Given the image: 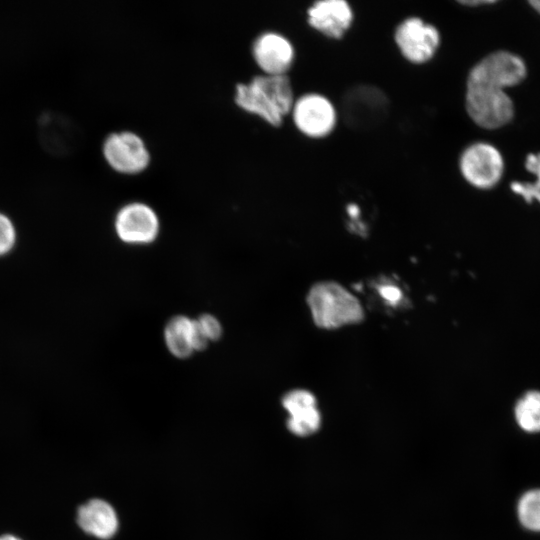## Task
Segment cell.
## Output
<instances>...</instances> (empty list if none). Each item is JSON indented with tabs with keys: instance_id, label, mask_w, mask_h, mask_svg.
Here are the masks:
<instances>
[{
	"instance_id": "obj_1",
	"label": "cell",
	"mask_w": 540,
	"mask_h": 540,
	"mask_svg": "<svg viewBox=\"0 0 540 540\" xmlns=\"http://www.w3.org/2000/svg\"><path fill=\"white\" fill-rule=\"evenodd\" d=\"M234 101L241 109L257 115L272 126H280L291 113L295 98L289 77L256 75L235 87Z\"/></svg>"
},
{
	"instance_id": "obj_2",
	"label": "cell",
	"mask_w": 540,
	"mask_h": 540,
	"mask_svg": "<svg viewBox=\"0 0 540 540\" xmlns=\"http://www.w3.org/2000/svg\"><path fill=\"white\" fill-rule=\"evenodd\" d=\"M314 323L324 329H336L363 320L359 300L346 288L333 281L316 283L307 295Z\"/></svg>"
},
{
	"instance_id": "obj_3",
	"label": "cell",
	"mask_w": 540,
	"mask_h": 540,
	"mask_svg": "<svg viewBox=\"0 0 540 540\" xmlns=\"http://www.w3.org/2000/svg\"><path fill=\"white\" fill-rule=\"evenodd\" d=\"M465 108L478 126L496 129L513 117L514 105L505 89L480 81L467 79Z\"/></svg>"
},
{
	"instance_id": "obj_4",
	"label": "cell",
	"mask_w": 540,
	"mask_h": 540,
	"mask_svg": "<svg viewBox=\"0 0 540 540\" xmlns=\"http://www.w3.org/2000/svg\"><path fill=\"white\" fill-rule=\"evenodd\" d=\"M388 107V99L381 89L372 85H357L344 94L341 112L350 128L361 130L383 121Z\"/></svg>"
},
{
	"instance_id": "obj_5",
	"label": "cell",
	"mask_w": 540,
	"mask_h": 540,
	"mask_svg": "<svg viewBox=\"0 0 540 540\" xmlns=\"http://www.w3.org/2000/svg\"><path fill=\"white\" fill-rule=\"evenodd\" d=\"M459 170L473 187L490 189L498 184L503 175L504 160L500 151L492 144L476 142L461 153Z\"/></svg>"
},
{
	"instance_id": "obj_6",
	"label": "cell",
	"mask_w": 540,
	"mask_h": 540,
	"mask_svg": "<svg viewBox=\"0 0 540 540\" xmlns=\"http://www.w3.org/2000/svg\"><path fill=\"white\" fill-rule=\"evenodd\" d=\"M291 114L296 128L310 138L330 135L338 121L337 110L330 99L314 92L295 99Z\"/></svg>"
},
{
	"instance_id": "obj_7",
	"label": "cell",
	"mask_w": 540,
	"mask_h": 540,
	"mask_svg": "<svg viewBox=\"0 0 540 540\" xmlns=\"http://www.w3.org/2000/svg\"><path fill=\"white\" fill-rule=\"evenodd\" d=\"M394 40L406 60L424 64L435 55L441 36L434 25L419 17H409L397 26Z\"/></svg>"
},
{
	"instance_id": "obj_8",
	"label": "cell",
	"mask_w": 540,
	"mask_h": 540,
	"mask_svg": "<svg viewBox=\"0 0 540 540\" xmlns=\"http://www.w3.org/2000/svg\"><path fill=\"white\" fill-rule=\"evenodd\" d=\"M102 152L110 167L123 174L139 173L150 162L144 140L132 131L110 133L103 142Z\"/></svg>"
},
{
	"instance_id": "obj_9",
	"label": "cell",
	"mask_w": 540,
	"mask_h": 540,
	"mask_svg": "<svg viewBox=\"0 0 540 540\" xmlns=\"http://www.w3.org/2000/svg\"><path fill=\"white\" fill-rule=\"evenodd\" d=\"M526 73V65L518 55L501 50L488 54L475 64L467 79L506 89L522 82Z\"/></svg>"
},
{
	"instance_id": "obj_10",
	"label": "cell",
	"mask_w": 540,
	"mask_h": 540,
	"mask_svg": "<svg viewBox=\"0 0 540 540\" xmlns=\"http://www.w3.org/2000/svg\"><path fill=\"white\" fill-rule=\"evenodd\" d=\"M115 230L124 242L148 243L153 241L159 232V219L149 205L131 202L118 211Z\"/></svg>"
},
{
	"instance_id": "obj_11",
	"label": "cell",
	"mask_w": 540,
	"mask_h": 540,
	"mask_svg": "<svg viewBox=\"0 0 540 540\" xmlns=\"http://www.w3.org/2000/svg\"><path fill=\"white\" fill-rule=\"evenodd\" d=\"M252 56L264 74L285 75L293 64L295 50L284 35L268 31L254 40Z\"/></svg>"
},
{
	"instance_id": "obj_12",
	"label": "cell",
	"mask_w": 540,
	"mask_h": 540,
	"mask_svg": "<svg viewBox=\"0 0 540 540\" xmlns=\"http://www.w3.org/2000/svg\"><path fill=\"white\" fill-rule=\"evenodd\" d=\"M282 405L289 414L288 430L296 436L307 437L319 431L321 413L315 396L307 390L295 389L282 398Z\"/></svg>"
},
{
	"instance_id": "obj_13",
	"label": "cell",
	"mask_w": 540,
	"mask_h": 540,
	"mask_svg": "<svg viewBox=\"0 0 540 540\" xmlns=\"http://www.w3.org/2000/svg\"><path fill=\"white\" fill-rule=\"evenodd\" d=\"M353 18V10L345 0L316 1L307 10L308 24L333 39H339L345 34Z\"/></svg>"
},
{
	"instance_id": "obj_14",
	"label": "cell",
	"mask_w": 540,
	"mask_h": 540,
	"mask_svg": "<svg viewBox=\"0 0 540 540\" xmlns=\"http://www.w3.org/2000/svg\"><path fill=\"white\" fill-rule=\"evenodd\" d=\"M79 527L99 539H109L118 529V518L113 507L104 500L91 499L82 504L76 517Z\"/></svg>"
},
{
	"instance_id": "obj_15",
	"label": "cell",
	"mask_w": 540,
	"mask_h": 540,
	"mask_svg": "<svg viewBox=\"0 0 540 540\" xmlns=\"http://www.w3.org/2000/svg\"><path fill=\"white\" fill-rule=\"evenodd\" d=\"M72 123L58 113H45L39 120L41 143L54 154H64L71 149L73 142Z\"/></svg>"
},
{
	"instance_id": "obj_16",
	"label": "cell",
	"mask_w": 540,
	"mask_h": 540,
	"mask_svg": "<svg viewBox=\"0 0 540 540\" xmlns=\"http://www.w3.org/2000/svg\"><path fill=\"white\" fill-rule=\"evenodd\" d=\"M192 322L185 316H176L165 327L167 348L178 358H186L194 351L191 343Z\"/></svg>"
},
{
	"instance_id": "obj_17",
	"label": "cell",
	"mask_w": 540,
	"mask_h": 540,
	"mask_svg": "<svg viewBox=\"0 0 540 540\" xmlns=\"http://www.w3.org/2000/svg\"><path fill=\"white\" fill-rule=\"evenodd\" d=\"M514 415L522 430L529 433L540 432V391L526 392L517 401Z\"/></svg>"
},
{
	"instance_id": "obj_18",
	"label": "cell",
	"mask_w": 540,
	"mask_h": 540,
	"mask_svg": "<svg viewBox=\"0 0 540 540\" xmlns=\"http://www.w3.org/2000/svg\"><path fill=\"white\" fill-rule=\"evenodd\" d=\"M517 514L526 529L540 532V489L529 490L521 496Z\"/></svg>"
},
{
	"instance_id": "obj_19",
	"label": "cell",
	"mask_w": 540,
	"mask_h": 540,
	"mask_svg": "<svg viewBox=\"0 0 540 540\" xmlns=\"http://www.w3.org/2000/svg\"><path fill=\"white\" fill-rule=\"evenodd\" d=\"M525 168L535 176L533 182H512L511 190L526 202L536 200L540 203V153H531L525 160Z\"/></svg>"
},
{
	"instance_id": "obj_20",
	"label": "cell",
	"mask_w": 540,
	"mask_h": 540,
	"mask_svg": "<svg viewBox=\"0 0 540 540\" xmlns=\"http://www.w3.org/2000/svg\"><path fill=\"white\" fill-rule=\"evenodd\" d=\"M16 232L8 216L0 212V255L11 250L15 243Z\"/></svg>"
},
{
	"instance_id": "obj_21",
	"label": "cell",
	"mask_w": 540,
	"mask_h": 540,
	"mask_svg": "<svg viewBox=\"0 0 540 540\" xmlns=\"http://www.w3.org/2000/svg\"><path fill=\"white\" fill-rule=\"evenodd\" d=\"M197 322L208 340H217L221 336V325L214 316L203 314L197 319Z\"/></svg>"
},
{
	"instance_id": "obj_22",
	"label": "cell",
	"mask_w": 540,
	"mask_h": 540,
	"mask_svg": "<svg viewBox=\"0 0 540 540\" xmlns=\"http://www.w3.org/2000/svg\"><path fill=\"white\" fill-rule=\"evenodd\" d=\"M208 341V338L202 331L197 320H193L191 330V343L193 350H202L206 348Z\"/></svg>"
},
{
	"instance_id": "obj_23",
	"label": "cell",
	"mask_w": 540,
	"mask_h": 540,
	"mask_svg": "<svg viewBox=\"0 0 540 540\" xmlns=\"http://www.w3.org/2000/svg\"><path fill=\"white\" fill-rule=\"evenodd\" d=\"M381 296L391 304H398L401 300V291L393 285H383L380 287Z\"/></svg>"
},
{
	"instance_id": "obj_24",
	"label": "cell",
	"mask_w": 540,
	"mask_h": 540,
	"mask_svg": "<svg viewBox=\"0 0 540 540\" xmlns=\"http://www.w3.org/2000/svg\"><path fill=\"white\" fill-rule=\"evenodd\" d=\"M460 3L462 5H466V6H477V5H486V4H492L494 3V1H486V0H480V1H475V0H472V1H460Z\"/></svg>"
},
{
	"instance_id": "obj_25",
	"label": "cell",
	"mask_w": 540,
	"mask_h": 540,
	"mask_svg": "<svg viewBox=\"0 0 540 540\" xmlns=\"http://www.w3.org/2000/svg\"><path fill=\"white\" fill-rule=\"evenodd\" d=\"M0 540H22V539L13 534H3V535H0Z\"/></svg>"
},
{
	"instance_id": "obj_26",
	"label": "cell",
	"mask_w": 540,
	"mask_h": 540,
	"mask_svg": "<svg viewBox=\"0 0 540 540\" xmlns=\"http://www.w3.org/2000/svg\"><path fill=\"white\" fill-rule=\"evenodd\" d=\"M529 3L540 14V0H532Z\"/></svg>"
}]
</instances>
